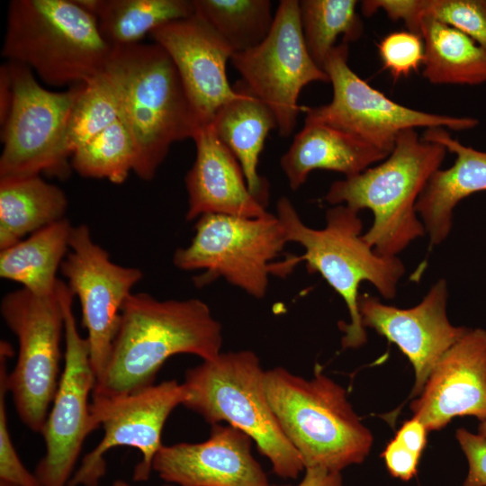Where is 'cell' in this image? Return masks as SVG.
Instances as JSON below:
<instances>
[{
	"instance_id": "14",
	"label": "cell",
	"mask_w": 486,
	"mask_h": 486,
	"mask_svg": "<svg viewBox=\"0 0 486 486\" xmlns=\"http://www.w3.org/2000/svg\"><path fill=\"white\" fill-rule=\"evenodd\" d=\"M65 315L64 367L41 435L45 454L35 469L41 486H68L90 429V395L95 375L86 338L72 310L73 293L61 283Z\"/></svg>"
},
{
	"instance_id": "5",
	"label": "cell",
	"mask_w": 486,
	"mask_h": 486,
	"mask_svg": "<svg viewBox=\"0 0 486 486\" xmlns=\"http://www.w3.org/2000/svg\"><path fill=\"white\" fill-rule=\"evenodd\" d=\"M265 386L280 428L305 469L341 472L369 454L371 431L355 412L346 390L320 369L305 379L277 366L266 370Z\"/></svg>"
},
{
	"instance_id": "18",
	"label": "cell",
	"mask_w": 486,
	"mask_h": 486,
	"mask_svg": "<svg viewBox=\"0 0 486 486\" xmlns=\"http://www.w3.org/2000/svg\"><path fill=\"white\" fill-rule=\"evenodd\" d=\"M410 407L428 431L455 417L486 419V329L469 328L439 358Z\"/></svg>"
},
{
	"instance_id": "4",
	"label": "cell",
	"mask_w": 486,
	"mask_h": 486,
	"mask_svg": "<svg viewBox=\"0 0 486 486\" xmlns=\"http://www.w3.org/2000/svg\"><path fill=\"white\" fill-rule=\"evenodd\" d=\"M446 154V148L424 140L415 130H404L385 159L358 175L332 183L325 200L356 212L369 209L373 224L363 238L378 255L397 256L426 234L416 203Z\"/></svg>"
},
{
	"instance_id": "35",
	"label": "cell",
	"mask_w": 486,
	"mask_h": 486,
	"mask_svg": "<svg viewBox=\"0 0 486 486\" xmlns=\"http://www.w3.org/2000/svg\"><path fill=\"white\" fill-rule=\"evenodd\" d=\"M455 437L468 463L463 486H486V438L463 428L456 430Z\"/></svg>"
},
{
	"instance_id": "6",
	"label": "cell",
	"mask_w": 486,
	"mask_h": 486,
	"mask_svg": "<svg viewBox=\"0 0 486 486\" xmlns=\"http://www.w3.org/2000/svg\"><path fill=\"white\" fill-rule=\"evenodd\" d=\"M112 47L77 0H12L1 55L52 86L85 84L104 72Z\"/></svg>"
},
{
	"instance_id": "25",
	"label": "cell",
	"mask_w": 486,
	"mask_h": 486,
	"mask_svg": "<svg viewBox=\"0 0 486 486\" xmlns=\"http://www.w3.org/2000/svg\"><path fill=\"white\" fill-rule=\"evenodd\" d=\"M72 228L64 218L1 250V278L39 296L53 294L59 281L57 271L69 250Z\"/></svg>"
},
{
	"instance_id": "30",
	"label": "cell",
	"mask_w": 486,
	"mask_h": 486,
	"mask_svg": "<svg viewBox=\"0 0 486 486\" xmlns=\"http://www.w3.org/2000/svg\"><path fill=\"white\" fill-rule=\"evenodd\" d=\"M70 162L72 169L84 177L122 184L134 170L136 148L122 118L77 148Z\"/></svg>"
},
{
	"instance_id": "31",
	"label": "cell",
	"mask_w": 486,
	"mask_h": 486,
	"mask_svg": "<svg viewBox=\"0 0 486 486\" xmlns=\"http://www.w3.org/2000/svg\"><path fill=\"white\" fill-rule=\"evenodd\" d=\"M121 119L114 85L104 71L86 82L69 119L67 143L72 153Z\"/></svg>"
},
{
	"instance_id": "42",
	"label": "cell",
	"mask_w": 486,
	"mask_h": 486,
	"mask_svg": "<svg viewBox=\"0 0 486 486\" xmlns=\"http://www.w3.org/2000/svg\"><path fill=\"white\" fill-rule=\"evenodd\" d=\"M112 486H131V485L124 482L123 480L119 479V480L114 481ZM165 486H174V485H165Z\"/></svg>"
},
{
	"instance_id": "10",
	"label": "cell",
	"mask_w": 486,
	"mask_h": 486,
	"mask_svg": "<svg viewBox=\"0 0 486 486\" xmlns=\"http://www.w3.org/2000/svg\"><path fill=\"white\" fill-rule=\"evenodd\" d=\"M61 283L49 296L24 288L6 293L2 317L18 340V357L7 387L18 417L32 432L42 433L59 382L60 342L65 333Z\"/></svg>"
},
{
	"instance_id": "8",
	"label": "cell",
	"mask_w": 486,
	"mask_h": 486,
	"mask_svg": "<svg viewBox=\"0 0 486 486\" xmlns=\"http://www.w3.org/2000/svg\"><path fill=\"white\" fill-rule=\"evenodd\" d=\"M194 236L173 256L176 267L201 271L194 277L197 287L222 278L254 298H263L269 275L286 274L284 261L274 263L287 243L275 214L257 218L205 214L197 219Z\"/></svg>"
},
{
	"instance_id": "41",
	"label": "cell",
	"mask_w": 486,
	"mask_h": 486,
	"mask_svg": "<svg viewBox=\"0 0 486 486\" xmlns=\"http://www.w3.org/2000/svg\"><path fill=\"white\" fill-rule=\"evenodd\" d=\"M478 434L486 438V419L480 423L478 428Z\"/></svg>"
},
{
	"instance_id": "29",
	"label": "cell",
	"mask_w": 486,
	"mask_h": 486,
	"mask_svg": "<svg viewBox=\"0 0 486 486\" xmlns=\"http://www.w3.org/2000/svg\"><path fill=\"white\" fill-rule=\"evenodd\" d=\"M356 0H302L299 12L302 34L314 62L324 70L327 58L342 41L357 40L363 32V22L356 12Z\"/></svg>"
},
{
	"instance_id": "9",
	"label": "cell",
	"mask_w": 486,
	"mask_h": 486,
	"mask_svg": "<svg viewBox=\"0 0 486 486\" xmlns=\"http://www.w3.org/2000/svg\"><path fill=\"white\" fill-rule=\"evenodd\" d=\"M14 100L2 127L0 177L45 174L64 180L72 170L67 135L74 105L85 84L65 91L42 86L26 66L6 61Z\"/></svg>"
},
{
	"instance_id": "11",
	"label": "cell",
	"mask_w": 486,
	"mask_h": 486,
	"mask_svg": "<svg viewBox=\"0 0 486 486\" xmlns=\"http://www.w3.org/2000/svg\"><path fill=\"white\" fill-rule=\"evenodd\" d=\"M348 43L338 44L329 53L324 71L332 86V100L304 108V122H320L348 132L390 154L398 135L417 128L464 130L478 120L422 112L398 104L372 87L348 65Z\"/></svg>"
},
{
	"instance_id": "36",
	"label": "cell",
	"mask_w": 486,
	"mask_h": 486,
	"mask_svg": "<svg viewBox=\"0 0 486 486\" xmlns=\"http://www.w3.org/2000/svg\"><path fill=\"white\" fill-rule=\"evenodd\" d=\"M425 0H367L361 2V11L371 16L382 10L393 21L404 22L410 32L419 35Z\"/></svg>"
},
{
	"instance_id": "17",
	"label": "cell",
	"mask_w": 486,
	"mask_h": 486,
	"mask_svg": "<svg viewBox=\"0 0 486 486\" xmlns=\"http://www.w3.org/2000/svg\"><path fill=\"white\" fill-rule=\"evenodd\" d=\"M149 35L172 59L200 128L210 125L219 109L238 96L227 76L232 50L197 14Z\"/></svg>"
},
{
	"instance_id": "37",
	"label": "cell",
	"mask_w": 486,
	"mask_h": 486,
	"mask_svg": "<svg viewBox=\"0 0 486 486\" xmlns=\"http://www.w3.org/2000/svg\"><path fill=\"white\" fill-rule=\"evenodd\" d=\"M390 474L402 481L411 480L418 472L420 455L393 438L382 454Z\"/></svg>"
},
{
	"instance_id": "13",
	"label": "cell",
	"mask_w": 486,
	"mask_h": 486,
	"mask_svg": "<svg viewBox=\"0 0 486 486\" xmlns=\"http://www.w3.org/2000/svg\"><path fill=\"white\" fill-rule=\"evenodd\" d=\"M187 400L184 384L164 381L133 392L92 398L90 429L99 427L104 436L85 455L68 486H98L106 472L104 455L117 446H130L141 453L133 471L135 482H145L152 471L153 459L163 446L161 435L170 413Z\"/></svg>"
},
{
	"instance_id": "24",
	"label": "cell",
	"mask_w": 486,
	"mask_h": 486,
	"mask_svg": "<svg viewBox=\"0 0 486 486\" xmlns=\"http://www.w3.org/2000/svg\"><path fill=\"white\" fill-rule=\"evenodd\" d=\"M68 198L40 176L0 177V250L65 218Z\"/></svg>"
},
{
	"instance_id": "15",
	"label": "cell",
	"mask_w": 486,
	"mask_h": 486,
	"mask_svg": "<svg viewBox=\"0 0 486 486\" xmlns=\"http://www.w3.org/2000/svg\"><path fill=\"white\" fill-rule=\"evenodd\" d=\"M60 272L80 302L95 382L102 376L117 334L123 304L142 271L113 263L86 224L73 226Z\"/></svg>"
},
{
	"instance_id": "33",
	"label": "cell",
	"mask_w": 486,
	"mask_h": 486,
	"mask_svg": "<svg viewBox=\"0 0 486 486\" xmlns=\"http://www.w3.org/2000/svg\"><path fill=\"white\" fill-rule=\"evenodd\" d=\"M11 354L0 351V481L15 486H41L35 473L22 464L8 429L5 397L7 387V358Z\"/></svg>"
},
{
	"instance_id": "21",
	"label": "cell",
	"mask_w": 486,
	"mask_h": 486,
	"mask_svg": "<svg viewBox=\"0 0 486 486\" xmlns=\"http://www.w3.org/2000/svg\"><path fill=\"white\" fill-rule=\"evenodd\" d=\"M421 138L456 155L452 166L434 172L416 203L430 245L436 246L448 237L457 203L472 194L486 191V151L464 146L444 128L427 129Z\"/></svg>"
},
{
	"instance_id": "28",
	"label": "cell",
	"mask_w": 486,
	"mask_h": 486,
	"mask_svg": "<svg viewBox=\"0 0 486 486\" xmlns=\"http://www.w3.org/2000/svg\"><path fill=\"white\" fill-rule=\"evenodd\" d=\"M201 16L233 53L250 50L268 35L274 18L269 0H194Z\"/></svg>"
},
{
	"instance_id": "19",
	"label": "cell",
	"mask_w": 486,
	"mask_h": 486,
	"mask_svg": "<svg viewBox=\"0 0 486 486\" xmlns=\"http://www.w3.org/2000/svg\"><path fill=\"white\" fill-rule=\"evenodd\" d=\"M253 440L232 426H212L201 443L163 445L152 471L178 486H272L252 454Z\"/></svg>"
},
{
	"instance_id": "7",
	"label": "cell",
	"mask_w": 486,
	"mask_h": 486,
	"mask_svg": "<svg viewBox=\"0 0 486 486\" xmlns=\"http://www.w3.org/2000/svg\"><path fill=\"white\" fill-rule=\"evenodd\" d=\"M265 374L253 351L220 352L186 371L184 406L212 426L227 422L246 433L277 476L296 479L305 467L270 407Z\"/></svg>"
},
{
	"instance_id": "27",
	"label": "cell",
	"mask_w": 486,
	"mask_h": 486,
	"mask_svg": "<svg viewBox=\"0 0 486 486\" xmlns=\"http://www.w3.org/2000/svg\"><path fill=\"white\" fill-rule=\"evenodd\" d=\"M112 46L140 43L157 28L195 14L194 0H77Z\"/></svg>"
},
{
	"instance_id": "1",
	"label": "cell",
	"mask_w": 486,
	"mask_h": 486,
	"mask_svg": "<svg viewBox=\"0 0 486 486\" xmlns=\"http://www.w3.org/2000/svg\"><path fill=\"white\" fill-rule=\"evenodd\" d=\"M222 341L221 325L204 302L131 293L91 397L119 396L150 386L172 356L192 354L209 360L221 352Z\"/></svg>"
},
{
	"instance_id": "2",
	"label": "cell",
	"mask_w": 486,
	"mask_h": 486,
	"mask_svg": "<svg viewBox=\"0 0 486 486\" xmlns=\"http://www.w3.org/2000/svg\"><path fill=\"white\" fill-rule=\"evenodd\" d=\"M105 71L135 145L133 172L149 181L171 146L193 140L200 125L172 59L158 44L112 47Z\"/></svg>"
},
{
	"instance_id": "20",
	"label": "cell",
	"mask_w": 486,
	"mask_h": 486,
	"mask_svg": "<svg viewBox=\"0 0 486 486\" xmlns=\"http://www.w3.org/2000/svg\"><path fill=\"white\" fill-rule=\"evenodd\" d=\"M193 140L195 160L184 177L187 221L205 214L257 218L268 212L251 194L239 162L211 125L199 128Z\"/></svg>"
},
{
	"instance_id": "16",
	"label": "cell",
	"mask_w": 486,
	"mask_h": 486,
	"mask_svg": "<svg viewBox=\"0 0 486 486\" xmlns=\"http://www.w3.org/2000/svg\"><path fill=\"white\" fill-rule=\"evenodd\" d=\"M447 300V283L443 278L430 287L418 304L408 309L385 304L367 293L359 294L364 328L374 329L395 344L412 364L415 383L411 398L420 394L439 358L469 329L450 322Z\"/></svg>"
},
{
	"instance_id": "26",
	"label": "cell",
	"mask_w": 486,
	"mask_h": 486,
	"mask_svg": "<svg viewBox=\"0 0 486 486\" xmlns=\"http://www.w3.org/2000/svg\"><path fill=\"white\" fill-rule=\"evenodd\" d=\"M423 76L431 84L480 85L486 82V50L460 31L424 15Z\"/></svg>"
},
{
	"instance_id": "12",
	"label": "cell",
	"mask_w": 486,
	"mask_h": 486,
	"mask_svg": "<svg viewBox=\"0 0 486 486\" xmlns=\"http://www.w3.org/2000/svg\"><path fill=\"white\" fill-rule=\"evenodd\" d=\"M230 62L249 92L273 111L282 137H289L296 127L302 88L312 82L329 83L306 47L297 0H281L266 39L233 53Z\"/></svg>"
},
{
	"instance_id": "23",
	"label": "cell",
	"mask_w": 486,
	"mask_h": 486,
	"mask_svg": "<svg viewBox=\"0 0 486 486\" xmlns=\"http://www.w3.org/2000/svg\"><path fill=\"white\" fill-rule=\"evenodd\" d=\"M234 87L238 96L221 106L210 125L239 162L251 194L266 207L269 185L258 173V162L267 135L277 129L276 118L242 81Z\"/></svg>"
},
{
	"instance_id": "43",
	"label": "cell",
	"mask_w": 486,
	"mask_h": 486,
	"mask_svg": "<svg viewBox=\"0 0 486 486\" xmlns=\"http://www.w3.org/2000/svg\"><path fill=\"white\" fill-rule=\"evenodd\" d=\"M0 486H15V485H13L9 482H4V481H0Z\"/></svg>"
},
{
	"instance_id": "22",
	"label": "cell",
	"mask_w": 486,
	"mask_h": 486,
	"mask_svg": "<svg viewBox=\"0 0 486 486\" xmlns=\"http://www.w3.org/2000/svg\"><path fill=\"white\" fill-rule=\"evenodd\" d=\"M388 156L342 130L320 122H304L282 156L280 166L290 188L296 191L313 170L335 171L350 177Z\"/></svg>"
},
{
	"instance_id": "39",
	"label": "cell",
	"mask_w": 486,
	"mask_h": 486,
	"mask_svg": "<svg viewBox=\"0 0 486 486\" xmlns=\"http://www.w3.org/2000/svg\"><path fill=\"white\" fill-rule=\"evenodd\" d=\"M294 486H344V484L339 472L306 468L302 480Z\"/></svg>"
},
{
	"instance_id": "40",
	"label": "cell",
	"mask_w": 486,
	"mask_h": 486,
	"mask_svg": "<svg viewBox=\"0 0 486 486\" xmlns=\"http://www.w3.org/2000/svg\"><path fill=\"white\" fill-rule=\"evenodd\" d=\"M14 100V90L8 64L0 68V124L4 125L9 116Z\"/></svg>"
},
{
	"instance_id": "34",
	"label": "cell",
	"mask_w": 486,
	"mask_h": 486,
	"mask_svg": "<svg viewBox=\"0 0 486 486\" xmlns=\"http://www.w3.org/2000/svg\"><path fill=\"white\" fill-rule=\"evenodd\" d=\"M380 58L394 79L408 76L424 61V43L420 35L410 32H393L378 45Z\"/></svg>"
},
{
	"instance_id": "38",
	"label": "cell",
	"mask_w": 486,
	"mask_h": 486,
	"mask_svg": "<svg viewBox=\"0 0 486 486\" xmlns=\"http://www.w3.org/2000/svg\"><path fill=\"white\" fill-rule=\"evenodd\" d=\"M428 432L424 424L413 417L402 424L394 438L410 451L421 455L426 447Z\"/></svg>"
},
{
	"instance_id": "32",
	"label": "cell",
	"mask_w": 486,
	"mask_h": 486,
	"mask_svg": "<svg viewBox=\"0 0 486 486\" xmlns=\"http://www.w3.org/2000/svg\"><path fill=\"white\" fill-rule=\"evenodd\" d=\"M424 15L460 31L486 50V0H425Z\"/></svg>"
},
{
	"instance_id": "3",
	"label": "cell",
	"mask_w": 486,
	"mask_h": 486,
	"mask_svg": "<svg viewBox=\"0 0 486 486\" xmlns=\"http://www.w3.org/2000/svg\"><path fill=\"white\" fill-rule=\"evenodd\" d=\"M358 212L344 204L326 212V226H307L291 201L281 197L276 203V217L285 239L301 245L304 253L296 256L305 262L310 273H319L344 300L350 320L340 322L344 349L358 348L367 341L358 310L359 286L371 283L384 299L397 294L398 284L405 266L397 256L378 255L363 238V222Z\"/></svg>"
}]
</instances>
